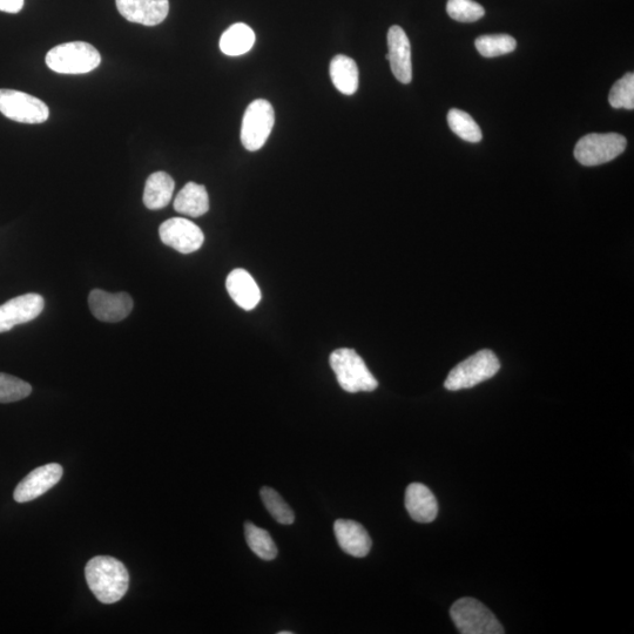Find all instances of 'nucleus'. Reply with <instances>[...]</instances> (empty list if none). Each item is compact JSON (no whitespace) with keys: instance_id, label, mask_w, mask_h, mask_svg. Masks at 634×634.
Returning a JSON list of instances; mask_svg holds the SVG:
<instances>
[{"instance_id":"obj_1","label":"nucleus","mask_w":634,"mask_h":634,"mask_svg":"<svg viewBox=\"0 0 634 634\" xmlns=\"http://www.w3.org/2000/svg\"><path fill=\"white\" fill-rule=\"evenodd\" d=\"M87 585L103 604H114L123 599L130 585L126 566L117 558L97 556L86 565Z\"/></svg>"},{"instance_id":"obj_2","label":"nucleus","mask_w":634,"mask_h":634,"mask_svg":"<svg viewBox=\"0 0 634 634\" xmlns=\"http://www.w3.org/2000/svg\"><path fill=\"white\" fill-rule=\"evenodd\" d=\"M330 367L334 370L340 387L350 394L370 393L379 387V382L370 373L366 362L354 349L341 348L330 355Z\"/></svg>"},{"instance_id":"obj_3","label":"nucleus","mask_w":634,"mask_h":634,"mask_svg":"<svg viewBox=\"0 0 634 634\" xmlns=\"http://www.w3.org/2000/svg\"><path fill=\"white\" fill-rule=\"evenodd\" d=\"M45 60L47 67L57 73L84 74L97 69L101 56L89 43L72 42L53 47Z\"/></svg>"},{"instance_id":"obj_4","label":"nucleus","mask_w":634,"mask_h":634,"mask_svg":"<svg viewBox=\"0 0 634 634\" xmlns=\"http://www.w3.org/2000/svg\"><path fill=\"white\" fill-rule=\"evenodd\" d=\"M499 369H501V363L495 353L484 349L457 364L445 380L444 387L450 391L474 388L492 379Z\"/></svg>"},{"instance_id":"obj_5","label":"nucleus","mask_w":634,"mask_h":634,"mask_svg":"<svg viewBox=\"0 0 634 634\" xmlns=\"http://www.w3.org/2000/svg\"><path fill=\"white\" fill-rule=\"evenodd\" d=\"M450 617L462 634H503L504 627L487 606L474 598H462L451 606Z\"/></svg>"},{"instance_id":"obj_6","label":"nucleus","mask_w":634,"mask_h":634,"mask_svg":"<svg viewBox=\"0 0 634 634\" xmlns=\"http://www.w3.org/2000/svg\"><path fill=\"white\" fill-rule=\"evenodd\" d=\"M626 146L627 140L622 134L592 133L578 141L575 158L586 167L604 165L623 154Z\"/></svg>"},{"instance_id":"obj_7","label":"nucleus","mask_w":634,"mask_h":634,"mask_svg":"<svg viewBox=\"0 0 634 634\" xmlns=\"http://www.w3.org/2000/svg\"><path fill=\"white\" fill-rule=\"evenodd\" d=\"M275 124V112L271 103L265 99L253 101L247 107L241 126V143L247 151H259L272 133Z\"/></svg>"},{"instance_id":"obj_8","label":"nucleus","mask_w":634,"mask_h":634,"mask_svg":"<svg viewBox=\"0 0 634 634\" xmlns=\"http://www.w3.org/2000/svg\"><path fill=\"white\" fill-rule=\"evenodd\" d=\"M0 113L17 123L43 124L50 117L44 101L16 90H0Z\"/></svg>"},{"instance_id":"obj_9","label":"nucleus","mask_w":634,"mask_h":634,"mask_svg":"<svg viewBox=\"0 0 634 634\" xmlns=\"http://www.w3.org/2000/svg\"><path fill=\"white\" fill-rule=\"evenodd\" d=\"M159 235L166 246L182 254L199 251L205 241V235L200 227L184 218L165 221L159 228Z\"/></svg>"},{"instance_id":"obj_10","label":"nucleus","mask_w":634,"mask_h":634,"mask_svg":"<svg viewBox=\"0 0 634 634\" xmlns=\"http://www.w3.org/2000/svg\"><path fill=\"white\" fill-rule=\"evenodd\" d=\"M44 306L43 296L35 293L20 295L5 302L0 306V333L36 320L43 313Z\"/></svg>"},{"instance_id":"obj_11","label":"nucleus","mask_w":634,"mask_h":634,"mask_svg":"<svg viewBox=\"0 0 634 634\" xmlns=\"http://www.w3.org/2000/svg\"><path fill=\"white\" fill-rule=\"evenodd\" d=\"M64 470L62 465L51 463L43 465L30 472L15 490V501L18 503H28L35 501L46 494L62 480Z\"/></svg>"},{"instance_id":"obj_12","label":"nucleus","mask_w":634,"mask_h":634,"mask_svg":"<svg viewBox=\"0 0 634 634\" xmlns=\"http://www.w3.org/2000/svg\"><path fill=\"white\" fill-rule=\"evenodd\" d=\"M89 305L96 319L116 323L125 320L131 314L133 300L127 293L111 294L94 289L89 296Z\"/></svg>"},{"instance_id":"obj_13","label":"nucleus","mask_w":634,"mask_h":634,"mask_svg":"<svg viewBox=\"0 0 634 634\" xmlns=\"http://www.w3.org/2000/svg\"><path fill=\"white\" fill-rule=\"evenodd\" d=\"M120 15L128 22L155 26L164 22L170 12L168 0H116Z\"/></svg>"},{"instance_id":"obj_14","label":"nucleus","mask_w":634,"mask_h":634,"mask_svg":"<svg viewBox=\"0 0 634 634\" xmlns=\"http://www.w3.org/2000/svg\"><path fill=\"white\" fill-rule=\"evenodd\" d=\"M388 55L391 71L402 84L413 80V64H411V46L406 32L401 26H391L388 32Z\"/></svg>"},{"instance_id":"obj_15","label":"nucleus","mask_w":634,"mask_h":634,"mask_svg":"<svg viewBox=\"0 0 634 634\" xmlns=\"http://www.w3.org/2000/svg\"><path fill=\"white\" fill-rule=\"evenodd\" d=\"M334 532L337 543L347 555L363 558L372 550V538L360 523L350 519H337Z\"/></svg>"},{"instance_id":"obj_16","label":"nucleus","mask_w":634,"mask_h":634,"mask_svg":"<svg viewBox=\"0 0 634 634\" xmlns=\"http://www.w3.org/2000/svg\"><path fill=\"white\" fill-rule=\"evenodd\" d=\"M226 288L229 296L242 309L253 310L261 301L258 283L245 269H234L228 275Z\"/></svg>"},{"instance_id":"obj_17","label":"nucleus","mask_w":634,"mask_h":634,"mask_svg":"<svg viewBox=\"0 0 634 634\" xmlns=\"http://www.w3.org/2000/svg\"><path fill=\"white\" fill-rule=\"evenodd\" d=\"M406 508L415 522L428 524L438 515V503L433 492L421 483L410 484L406 491Z\"/></svg>"},{"instance_id":"obj_18","label":"nucleus","mask_w":634,"mask_h":634,"mask_svg":"<svg viewBox=\"0 0 634 634\" xmlns=\"http://www.w3.org/2000/svg\"><path fill=\"white\" fill-rule=\"evenodd\" d=\"M174 209L191 218H199L209 209V198L206 187L188 182L174 200Z\"/></svg>"},{"instance_id":"obj_19","label":"nucleus","mask_w":634,"mask_h":634,"mask_svg":"<svg viewBox=\"0 0 634 634\" xmlns=\"http://www.w3.org/2000/svg\"><path fill=\"white\" fill-rule=\"evenodd\" d=\"M174 188V180L170 175L165 172L153 173L145 185V206L152 211L165 208L173 198Z\"/></svg>"},{"instance_id":"obj_20","label":"nucleus","mask_w":634,"mask_h":634,"mask_svg":"<svg viewBox=\"0 0 634 634\" xmlns=\"http://www.w3.org/2000/svg\"><path fill=\"white\" fill-rule=\"evenodd\" d=\"M330 78L337 90L353 96L359 89V67L352 58L336 56L330 63Z\"/></svg>"},{"instance_id":"obj_21","label":"nucleus","mask_w":634,"mask_h":634,"mask_svg":"<svg viewBox=\"0 0 634 634\" xmlns=\"http://www.w3.org/2000/svg\"><path fill=\"white\" fill-rule=\"evenodd\" d=\"M255 33L244 23L234 24L224 32L220 39V49L226 56L246 55L253 49Z\"/></svg>"},{"instance_id":"obj_22","label":"nucleus","mask_w":634,"mask_h":634,"mask_svg":"<svg viewBox=\"0 0 634 634\" xmlns=\"http://www.w3.org/2000/svg\"><path fill=\"white\" fill-rule=\"evenodd\" d=\"M246 542L256 556L263 561H273L278 556V548L271 534L251 522L245 524Z\"/></svg>"},{"instance_id":"obj_23","label":"nucleus","mask_w":634,"mask_h":634,"mask_svg":"<svg viewBox=\"0 0 634 634\" xmlns=\"http://www.w3.org/2000/svg\"><path fill=\"white\" fill-rule=\"evenodd\" d=\"M448 124L456 136L468 141V143H480L483 138L480 126L467 112L457 109L450 110Z\"/></svg>"},{"instance_id":"obj_24","label":"nucleus","mask_w":634,"mask_h":634,"mask_svg":"<svg viewBox=\"0 0 634 634\" xmlns=\"http://www.w3.org/2000/svg\"><path fill=\"white\" fill-rule=\"evenodd\" d=\"M476 49L485 58L508 55L516 50L517 42L508 35L482 36L476 39Z\"/></svg>"},{"instance_id":"obj_25","label":"nucleus","mask_w":634,"mask_h":634,"mask_svg":"<svg viewBox=\"0 0 634 634\" xmlns=\"http://www.w3.org/2000/svg\"><path fill=\"white\" fill-rule=\"evenodd\" d=\"M260 495L267 511L276 522L282 525H292L294 523V511L283 501L279 492H276L272 488L265 487L261 489Z\"/></svg>"},{"instance_id":"obj_26","label":"nucleus","mask_w":634,"mask_h":634,"mask_svg":"<svg viewBox=\"0 0 634 634\" xmlns=\"http://www.w3.org/2000/svg\"><path fill=\"white\" fill-rule=\"evenodd\" d=\"M609 103L613 109H634V74L626 73L612 86Z\"/></svg>"},{"instance_id":"obj_27","label":"nucleus","mask_w":634,"mask_h":634,"mask_svg":"<svg viewBox=\"0 0 634 634\" xmlns=\"http://www.w3.org/2000/svg\"><path fill=\"white\" fill-rule=\"evenodd\" d=\"M447 12L450 18L460 23H475L485 15L483 6L474 0H448Z\"/></svg>"},{"instance_id":"obj_28","label":"nucleus","mask_w":634,"mask_h":634,"mask_svg":"<svg viewBox=\"0 0 634 634\" xmlns=\"http://www.w3.org/2000/svg\"><path fill=\"white\" fill-rule=\"evenodd\" d=\"M32 393L28 382L18 377L0 373V403H12L26 399Z\"/></svg>"},{"instance_id":"obj_29","label":"nucleus","mask_w":634,"mask_h":634,"mask_svg":"<svg viewBox=\"0 0 634 634\" xmlns=\"http://www.w3.org/2000/svg\"><path fill=\"white\" fill-rule=\"evenodd\" d=\"M24 8V0H0V11L18 13Z\"/></svg>"},{"instance_id":"obj_30","label":"nucleus","mask_w":634,"mask_h":634,"mask_svg":"<svg viewBox=\"0 0 634 634\" xmlns=\"http://www.w3.org/2000/svg\"><path fill=\"white\" fill-rule=\"evenodd\" d=\"M293 632H289V631H285V632H279V634H292Z\"/></svg>"}]
</instances>
